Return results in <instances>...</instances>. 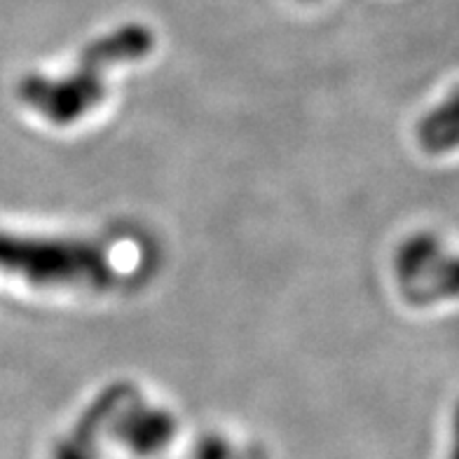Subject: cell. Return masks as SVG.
Returning a JSON list of instances; mask_svg holds the SVG:
<instances>
[{"label": "cell", "instance_id": "3", "mask_svg": "<svg viewBox=\"0 0 459 459\" xmlns=\"http://www.w3.org/2000/svg\"><path fill=\"white\" fill-rule=\"evenodd\" d=\"M405 300L427 307L459 298V254H447L441 237L417 232L408 237L394 258Z\"/></svg>", "mask_w": 459, "mask_h": 459}, {"label": "cell", "instance_id": "4", "mask_svg": "<svg viewBox=\"0 0 459 459\" xmlns=\"http://www.w3.org/2000/svg\"><path fill=\"white\" fill-rule=\"evenodd\" d=\"M117 415L115 438L141 457L160 453L176 436V417L162 408L145 405L139 394H134Z\"/></svg>", "mask_w": 459, "mask_h": 459}, {"label": "cell", "instance_id": "2", "mask_svg": "<svg viewBox=\"0 0 459 459\" xmlns=\"http://www.w3.org/2000/svg\"><path fill=\"white\" fill-rule=\"evenodd\" d=\"M0 274L40 289H91L115 284L110 248L85 237H40L0 232Z\"/></svg>", "mask_w": 459, "mask_h": 459}, {"label": "cell", "instance_id": "6", "mask_svg": "<svg viewBox=\"0 0 459 459\" xmlns=\"http://www.w3.org/2000/svg\"><path fill=\"white\" fill-rule=\"evenodd\" d=\"M195 459H232V447L218 438V436H209L204 443L197 450V457Z\"/></svg>", "mask_w": 459, "mask_h": 459}, {"label": "cell", "instance_id": "5", "mask_svg": "<svg viewBox=\"0 0 459 459\" xmlns=\"http://www.w3.org/2000/svg\"><path fill=\"white\" fill-rule=\"evenodd\" d=\"M417 143L429 155H446L459 148V90L450 91L417 125Z\"/></svg>", "mask_w": 459, "mask_h": 459}, {"label": "cell", "instance_id": "1", "mask_svg": "<svg viewBox=\"0 0 459 459\" xmlns=\"http://www.w3.org/2000/svg\"><path fill=\"white\" fill-rule=\"evenodd\" d=\"M155 49V33L141 22L94 38L82 52L73 71L52 78L43 73H29L19 80L17 97L26 108L38 113L56 127H68L82 120L106 97L108 73L122 64H134Z\"/></svg>", "mask_w": 459, "mask_h": 459}, {"label": "cell", "instance_id": "7", "mask_svg": "<svg viewBox=\"0 0 459 459\" xmlns=\"http://www.w3.org/2000/svg\"><path fill=\"white\" fill-rule=\"evenodd\" d=\"M450 459H459V403L453 412V438H450Z\"/></svg>", "mask_w": 459, "mask_h": 459}]
</instances>
